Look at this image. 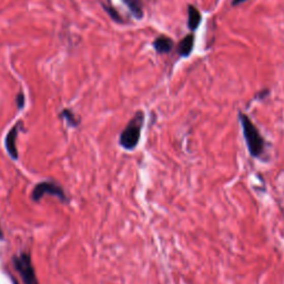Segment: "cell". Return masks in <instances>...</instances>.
<instances>
[{"mask_svg":"<svg viewBox=\"0 0 284 284\" xmlns=\"http://www.w3.org/2000/svg\"><path fill=\"white\" fill-rule=\"evenodd\" d=\"M239 121L241 128H242L245 146L250 155L258 160H264V155L267 152V141L258 129V127L242 111L239 112Z\"/></svg>","mask_w":284,"mask_h":284,"instance_id":"cell-1","label":"cell"},{"mask_svg":"<svg viewBox=\"0 0 284 284\" xmlns=\"http://www.w3.org/2000/svg\"><path fill=\"white\" fill-rule=\"evenodd\" d=\"M144 112L139 110L135 113V116L127 123L119 137L120 147L127 151H134L137 149L140 142L142 129L144 125Z\"/></svg>","mask_w":284,"mask_h":284,"instance_id":"cell-2","label":"cell"},{"mask_svg":"<svg viewBox=\"0 0 284 284\" xmlns=\"http://www.w3.org/2000/svg\"><path fill=\"white\" fill-rule=\"evenodd\" d=\"M13 265L25 284H39L29 253L22 252L13 257Z\"/></svg>","mask_w":284,"mask_h":284,"instance_id":"cell-3","label":"cell"},{"mask_svg":"<svg viewBox=\"0 0 284 284\" xmlns=\"http://www.w3.org/2000/svg\"><path fill=\"white\" fill-rule=\"evenodd\" d=\"M45 196H53L61 202H68V198L66 197L64 189L53 181H42L36 185L31 193V199L35 202H39Z\"/></svg>","mask_w":284,"mask_h":284,"instance_id":"cell-4","label":"cell"},{"mask_svg":"<svg viewBox=\"0 0 284 284\" xmlns=\"http://www.w3.org/2000/svg\"><path fill=\"white\" fill-rule=\"evenodd\" d=\"M22 125V122L19 121L18 123H16L13 128L10 129V131L7 134L5 138V147L6 150H7V152L9 154V156L13 160H18L19 158V153H18V149H17V138H18V132H19L20 128Z\"/></svg>","mask_w":284,"mask_h":284,"instance_id":"cell-5","label":"cell"},{"mask_svg":"<svg viewBox=\"0 0 284 284\" xmlns=\"http://www.w3.org/2000/svg\"><path fill=\"white\" fill-rule=\"evenodd\" d=\"M195 41H196V37L193 34H189L186 35L185 37L179 42L178 45V54L180 57L182 58H186L189 57L192 50H193V47H195Z\"/></svg>","mask_w":284,"mask_h":284,"instance_id":"cell-6","label":"cell"},{"mask_svg":"<svg viewBox=\"0 0 284 284\" xmlns=\"http://www.w3.org/2000/svg\"><path fill=\"white\" fill-rule=\"evenodd\" d=\"M153 48L158 53H168L172 50L173 48V40L171 38L167 37V36L162 35L159 36L158 38H155L153 41Z\"/></svg>","mask_w":284,"mask_h":284,"instance_id":"cell-7","label":"cell"},{"mask_svg":"<svg viewBox=\"0 0 284 284\" xmlns=\"http://www.w3.org/2000/svg\"><path fill=\"white\" fill-rule=\"evenodd\" d=\"M201 22V14L195 6H188V28L191 31H195L198 29Z\"/></svg>","mask_w":284,"mask_h":284,"instance_id":"cell-8","label":"cell"},{"mask_svg":"<svg viewBox=\"0 0 284 284\" xmlns=\"http://www.w3.org/2000/svg\"><path fill=\"white\" fill-rule=\"evenodd\" d=\"M122 2L128 7L135 18L141 19L143 17V5L141 0H122Z\"/></svg>","mask_w":284,"mask_h":284,"instance_id":"cell-9","label":"cell"},{"mask_svg":"<svg viewBox=\"0 0 284 284\" xmlns=\"http://www.w3.org/2000/svg\"><path fill=\"white\" fill-rule=\"evenodd\" d=\"M60 117L66 120V122L71 128H77L80 123V120L76 117V114L72 112L70 109H64V110L60 112Z\"/></svg>","mask_w":284,"mask_h":284,"instance_id":"cell-10","label":"cell"},{"mask_svg":"<svg viewBox=\"0 0 284 284\" xmlns=\"http://www.w3.org/2000/svg\"><path fill=\"white\" fill-rule=\"evenodd\" d=\"M104 7H105V10L109 14V16H110L114 21L122 22L121 16H120V15L118 14V11H117L116 9H114L113 7H111V6H105V5H104Z\"/></svg>","mask_w":284,"mask_h":284,"instance_id":"cell-11","label":"cell"},{"mask_svg":"<svg viewBox=\"0 0 284 284\" xmlns=\"http://www.w3.org/2000/svg\"><path fill=\"white\" fill-rule=\"evenodd\" d=\"M16 104H17L18 109H22L23 107H25L26 99H25V94H23L22 92L17 94V97H16Z\"/></svg>","mask_w":284,"mask_h":284,"instance_id":"cell-12","label":"cell"},{"mask_svg":"<svg viewBox=\"0 0 284 284\" xmlns=\"http://www.w3.org/2000/svg\"><path fill=\"white\" fill-rule=\"evenodd\" d=\"M245 2H246V0H232V6L234 7V6H239V5L243 4Z\"/></svg>","mask_w":284,"mask_h":284,"instance_id":"cell-13","label":"cell"},{"mask_svg":"<svg viewBox=\"0 0 284 284\" xmlns=\"http://www.w3.org/2000/svg\"><path fill=\"white\" fill-rule=\"evenodd\" d=\"M0 240H4V232H3L2 226H0Z\"/></svg>","mask_w":284,"mask_h":284,"instance_id":"cell-14","label":"cell"}]
</instances>
